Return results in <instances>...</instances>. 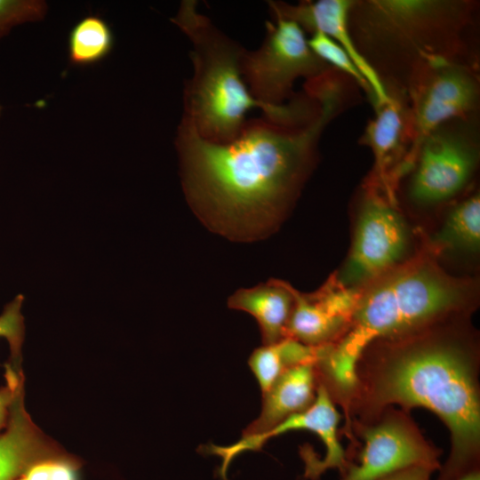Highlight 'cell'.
Instances as JSON below:
<instances>
[{"label": "cell", "mask_w": 480, "mask_h": 480, "mask_svg": "<svg viewBox=\"0 0 480 480\" xmlns=\"http://www.w3.org/2000/svg\"><path fill=\"white\" fill-rule=\"evenodd\" d=\"M316 86L320 105L313 115L286 122L250 119L225 143L204 140L181 117L175 146L183 192L210 230L251 242L277 229L317 162L324 131L358 100L357 85L338 72Z\"/></svg>", "instance_id": "6da1fadb"}, {"label": "cell", "mask_w": 480, "mask_h": 480, "mask_svg": "<svg viewBox=\"0 0 480 480\" xmlns=\"http://www.w3.org/2000/svg\"><path fill=\"white\" fill-rule=\"evenodd\" d=\"M457 320L369 344L357 363L347 416L348 425L356 415L358 424L369 423L393 404L435 413L448 428L452 442L438 480H456L477 469L480 454L478 347Z\"/></svg>", "instance_id": "7a4b0ae2"}, {"label": "cell", "mask_w": 480, "mask_h": 480, "mask_svg": "<svg viewBox=\"0 0 480 480\" xmlns=\"http://www.w3.org/2000/svg\"><path fill=\"white\" fill-rule=\"evenodd\" d=\"M478 11L475 0H352L348 26L386 92L406 94L431 65L479 62Z\"/></svg>", "instance_id": "3957f363"}, {"label": "cell", "mask_w": 480, "mask_h": 480, "mask_svg": "<svg viewBox=\"0 0 480 480\" xmlns=\"http://www.w3.org/2000/svg\"><path fill=\"white\" fill-rule=\"evenodd\" d=\"M476 303V284L446 272L427 249L360 290L338 351L357 362L376 340H395L464 317Z\"/></svg>", "instance_id": "277c9868"}, {"label": "cell", "mask_w": 480, "mask_h": 480, "mask_svg": "<svg viewBox=\"0 0 480 480\" xmlns=\"http://www.w3.org/2000/svg\"><path fill=\"white\" fill-rule=\"evenodd\" d=\"M171 21L192 44L193 76L185 85L182 118L201 138L215 143L234 140L255 108L271 120H282L250 93L240 68L244 48L200 12L197 1H181Z\"/></svg>", "instance_id": "5b68a950"}, {"label": "cell", "mask_w": 480, "mask_h": 480, "mask_svg": "<svg viewBox=\"0 0 480 480\" xmlns=\"http://www.w3.org/2000/svg\"><path fill=\"white\" fill-rule=\"evenodd\" d=\"M259 48L244 49L240 68L252 96L279 118L292 120L300 113L293 91L300 78H315L331 67L310 49L304 30L294 21L273 17Z\"/></svg>", "instance_id": "8992f818"}, {"label": "cell", "mask_w": 480, "mask_h": 480, "mask_svg": "<svg viewBox=\"0 0 480 480\" xmlns=\"http://www.w3.org/2000/svg\"><path fill=\"white\" fill-rule=\"evenodd\" d=\"M479 160L478 116L444 123L422 140L404 176L408 201L417 208L432 209L464 196Z\"/></svg>", "instance_id": "52a82bcc"}, {"label": "cell", "mask_w": 480, "mask_h": 480, "mask_svg": "<svg viewBox=\"0 0 480 480\" xmlns=\"http://www.w3.org/2000/svg\"><path fill=\"white\" fill-rule=\"evenodd\" d=\"M412 234L398 200L366 179L359 198L348 254L334 275L344 287L360 291L399 266L410 255Z\"/></svg>", "instance_id": "ba28073f"}, {"label": "cell", "mask_w": 480, "mask_h": 480, "mask_svg": "<svg viewBox=\"0 0 480 480\" xmlns=\"http://www.w3.org/2000/svg\"><path fill=\"white\" fill-rule=\"evenodd\" d=\"M412 144L404 166L409 172L422 140L440 125L454 119L478 116L479 62L444 61L429 66L406 92Z\"/></svg>", "instance_id": "9c48e42d"}, {"label": "cell", "mask_w": 480, "mask_h": 480, "mask_svg": "<svg viewBox=\"0 0 480 480\" xmlns=\"http://www.w3.org/2000/svg\"><path fill=\"white\" fill-rule=\"evenodd\" d=\"M357 428L364 446L357 462L348 463L342 480H377L416 466L440 468V452L423 437L405 412L388 408Z\"/></svg>", "instance_id": "30bf717a"}, {"label": "cell", "mask_w": 480, "mask_h": 480, "mask_svg": "<svg viewBox=\"0 0 480 480\" xmlns=\"http://www.w3.org/2000/svg\"><path fill=\"white\" fill-rule=\"evenodd\" d=\"M387 93V101L372 104L374 116L359 142L368 147L373 156V167L367 179L397 199L398 186L412 144V124L406 94Z\"/></svg>", "instance_id": "8fae6325"}, {"label": "cell", "mask_w": 480, "mask_h": 480, "mask_svg": "<svg viewBox=\"0 0 480 480\" xmlns=\"http://www.w3.org/2000/svg\"><path fill=\"white\" fill-rule=\"evenodd\" d=\"M352 0L300 1L296 4L283 1H268L273 17H280L297 23L305 33L320 31L336 42L350 57L368 85L372 98L371 103H383L388 95L371 67L359 54L349 26L348 12Z\"/></svg>", "instance_id": "7c38bea8"}, {"label": "cell", "mask_w": 480, "mask_h": 480, "mask_svg": "<svg viewBox=\"0 0 480 480\" xmlns=\"http://www.w3.org/2000/svg\"><path fill=\"white\" fill-rule=\"evenodd\" d=\"M340 414L324 386L318 383L316 397L305 412L294 414L273 429L250 438L251 444L260 450L271 437L290 430H309L316 434L326 448L325 456L320 459L308 445L300 449L305 463L304 479L319 480L320 476L330 468H338L341 474L348 466L346 452L340 443L338 427Z\"/></svg>", "instance_id": "4fadbf2b"}, {"label": "cell", "mask_w": 480, "mask_h": 480, "mask_svg": "<svg viewBox=\"0 0 480 480\" xmlns=\"http://www.w3.org/2000/svg\"><path fill=\"white\" fill-rule=\"evenodd\" d=\"M24 394L22 373L14 386L6 427L0 433V480H17L35 460L64 451L32 420Z\"/></svg>", "instance_id": "5bb4252c"}, {"label": "cell", "mask_w": 480, "mask_h": 480, "mask_svg": "<svg viewBox=\"0 0 480 480\" xmlns=\"http://www.w3.org/2000/svg\"><path fill=\"white\" fill-rule=\"evenodd\" d=\"M318 381L313 364L284 372L262 393L260 415L243 431L242 437L264 434L289 417L305 412L315 402Z\"/></svg>", "instance_id": "9a60e30c"}, {"label": "cell", "mask_w": 480, "mask_h": 480, "mask_svg": "<svg viewBox=\"0 0 480 480\" xmlns=\"http://www.w3.org/2000/svg\"><path fill=\"white\" fill-rule=\"evenodd\" d=\"M293 305L292 286L277 279L239 289L228 300L230 308L244 311L256 319L263 345L286 337Z\"/></svg>", "instance_id": "2e32d148"}, {"label": "cell", "mask_w": 480, "mask_h": 480, "mask_svg": "<svg viewBox=\"0 0 480 480\" xmlns=\"http://www.w3.org/2000/svg\"><path fill=\"white\" fill-rule=\"evenodd\" d=\"M440 255L476 257L480 251V196L465 195L447 212L440 228L429 237L427 249Z\"/></svg>", "instance_id": "e0dca14e"}, {"label": "cell", "mask_w": 480, "mask_h": 480, "mask_svg": "<svg viewBox=\"0 0 480 480\" xmlns=\"http://www.w3.org/2000/svg\"><path fill=\"white\" fill-rule=\"evenodd\" d=\"M293 308L286 328V337L311 347L338 341L348 331L349 322L331 314L311 294L292 287Z\"/></svg>", "instance_id": "ac0fdd59"}, {"label": "cell", "mask_w": 480, "mask_h": 480, "mask_svg": "<svg viewBox=\"0 0 480 480\" xmlns=\"http://www.w3.org/2000/svg\"><path fill=\"white\" fill-rule=\"evenodd\" d=\"M321 347V346H320ZM320 347H311L294 339L285 337L269 345L256 348L249 357L248 364L254 374L261 393L287 370L305 364H315Z\"/></svg>", "instance_id": "d6986e66"}, {"label": "cell", "mask_w": 480, "mask_h": 480, "mask_svg": "<svg viewBox=\"0 0 480 480\" xmlns=\"http://www.w3.org/2000/svg\"><path fill=\"white\" fill-rule=\"evenodd\" d=\"M114 43L115 36L109 24L98 15H87L69 31V62L79 67L98 63L111 52Z\"/></svg>", "instance_id": "ffe728a7"}, {"label": "cell", "mask_w": 480, "mask_h": 480, "mask_svg": "<svg viewBox=\"0 0 480 480\" xmlns=\"http://www.w3.org/2000/svg\"><path fill=\"white\" fill-rule=\"evenodd\" d=\"M314 53L331 68L350 77L371 100L372 92L367 82L348 53L332 38L320 31H315L308 38Z\"/></svg>", "instance_id": "44dd1931"}, {"label": "cell", "mask_w": 480, "mask_h": 480, "mask_svg": "<svg viewBox=\"0 0 480 480\" xmlns=\"http://www.w3.org/2000/svg\"><path fill=\"white\" fill-rule=\"evenodd\" d=\"M82 460L65 451L32 462L17 480H79Z\"/></svg>", "instance_id": "7402d4cb"}, {"label": "cell", "mask_w": 480, "mask_h": 480, "mask_svg": "<svg viewBox=\"0 0 480 480\" xmlns=\"http://www.w3.org/2000/svg\"><path fill=\"white\" fill-rule=\"evenodd\" d=\"M24 297L19 294L9 302L0 315V337L9 343L10 358L8 364L15 371L21 369V348L25 337L24 317L21 306Z\"/></svg>", "instance_id": "603a6c76"}, {"label": "cell", "mask_w": 480, "mask_h": 480, "mask_svg": "<svg viewBox=\"0 0 480 480\" xmlns=\"http://www.w3.org/2000/svg\"><path fill=\"white\" fill-rule=\"evenodd\" d=\"M46 12L44 1L0 0V39L18 25L41 20Z\"/></svg>", "instance_id": "cb8c5ba5"}, {"label": "cell", "mask_w": 480, "mask_h": 480, "mask_svg": "<svg viewBox=\"0 0 480 480\" xmlns=\"http://www.w3.org/2000/svg\"><path fill=\"white\" fill-rule=\"evenodd\" d=\"M4 366L6 384L0 388V433L4 429L8 421L9 408L12 400L15 383L19 376L23 373L22 370L15 371L8 364H5Z\"/></svg>", "instance_id": "d4e9b609"}, {"label": "cell", "mask_w": 480, "mask_h": 480, "mask_svg": "<svg viewBox=\"0 0 480 480\" xmlns=\"http://www.w3.org/2000/svg\"><path fill=\"white\" fill-rule=\"evenodd\" d=\"M436 468L425 466L408 468L377 480H430L431 474Z\"/></svg>", "instance_id": "484cf974"}, {"label": "cell", "mask_w": 480, "mask_h": 480, "mask_svg": "<svg viewBox=\"0 0 480 480\" xmlns=\"http://www.w3.org/2000/svg\"><path fill=\"white\" fill-rule=\"evenodd\" d=\"M456 480H480L479 470H472Z\"/></svg>", "instance_id": "4316f807"}, {"label": "cell", "mask_w": 480, "mask_h": 480, "mask_svg": "<svg viewBox=\"0 0 480 480\" xmlns=\"http://www.w3.org/2000/svg\"><path fill=\"white\" fill-rule=\"evenodd\" d=\"M1 109H2V108H1V106H0V114H1Z\"/></svg>", "instance_id": "83f0119b"}]
</instances>
